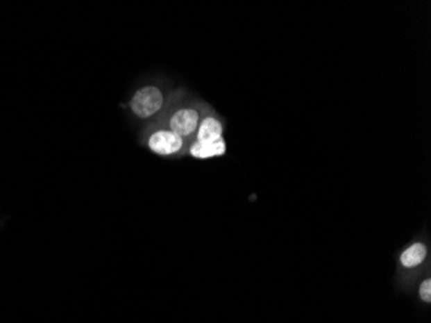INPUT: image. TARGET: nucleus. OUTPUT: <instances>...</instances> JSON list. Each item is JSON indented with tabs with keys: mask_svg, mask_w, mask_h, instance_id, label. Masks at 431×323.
<instances>
[{
	"mask_svg": "<svg viewBox=\"0 0 431 323\" xmlns=\"http://www.w3.org/2000/svg\"><path fill=\"white\" fill-rule=\"evenodd\" d=\"M208 108H210L208 105L201 101L177 103L176 109L174 110H171L169 105H168L165 109L167 114H162L153 123L165 127V129H171L172 132H175L183 139L192 142L195 135H196V131H198L202 117Z\"/></svg>",
	"mask_w": 431,
	"mask_h": 323,
	"instance_id": "nucleus-1",
	"label": "nucleus"
},
{
	"mask_svg": "<svg viewBox=\"0 0 431 323\" xmlns=\"http://www.w3.org/2000/svg\"><path fill=\"white\" fill-rule=\"evenodd\" d=\"M171 101V94L158 84H146L140 87L132 94L128 102L130 113L141 120L159 118Z\"/></svg>",
	"mask_w": 431,
	"mask_h": 323,
	"instance_id": "nucleus-2",
	"label": "nucleus"
},
{
	"mask_svg": "<svg viewBox=\"0 0 431 323\" xmlns=\"http://www.w3.org/2000/svg\"><path fill=\"white\" fill-rule=\"evenodd\" d=\"M141 142L151 153L165 158L183 157L190 145L187 140L183 139L171 129L154 123H151L146 133H142Z\"/></svg>",
	"mask_w": 431,
	"mask_h": 323,
	"instance_id": "nucleus-3",
	"label": "nucleus"
},
{
	"mask_svg": "<svg viewBox=\"0 0 431 323\" xmlns=\"http://www.w3.org/2000/svg\"><path fill=\"white\" fill-rule=\"evenodd\" d=\"M223 139V122L212 110L207 109L199 123L196 135L193 141L201 144H214Z\"/></svg>",
	"mask_w": 431,
	"mask_h": 323,
	"instance_id": "nucleus-4",
	"label": "nucleus"
},
{
	"mask_svg": "<svg viewBox=\"0 0 431 323\" xmlns=\"http://www.w3.org/2000/svg\"><path fill=\"white\" fill-rule=\"evenodd\" d=\"M226 141L221 140L214 144H201L192 141L189 145V154L196 159H211V158L222 157L226 153Z\"/></svg>",
	"mask_w": 431,
	"mask_h": 323,
	"instance_id": "nucleus-5",
	"label": "nucleus"
},
{
	"mask_svg": "<svg viewBox=\"0 0 431 323\" xmlns=\"http://www.w3.org/2000/svg\"><path fill=\"white\" fill-rule=\"evenodd\" d=\"M426 255H428L426 246L421 242H417L404 251L400 256V263L405 268H414L423 263Z\"/></svg>",
	"mask_w": 431,
	"mask_h": 323,
	"instance_id": "nucleus-6",
	"label": "nucleus"
},
{
	"mask_svg": "<svg viewBox=\"0 0 431 323\" xmlns=\"http://www.w3.org/2000/svg\"><path fill=\"white\" fill-rule=\"evenodd\" d=\"M420 296L425 303L431 301V281L428 278L425 279L420 286Z\"/></svg>",
	"mask_w": 431,
	"mask_h": 323,
	"instance_id": "nucleus-7",
	"label": "nucleus"
}]
</instances>
